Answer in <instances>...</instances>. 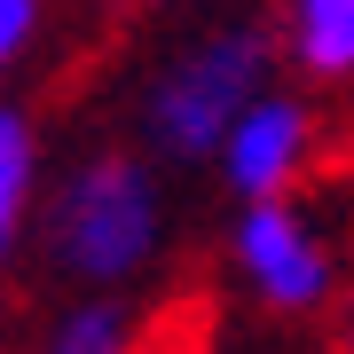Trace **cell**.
Instances as JSON below:
<instances>
[{
	"label": "cell",
	"mask_w": 354,
	"mask_h": 354,
	"mask_svg": "<svg viewBox=\"0 0 354 354\" xmlns=\"http://www.w3.org/2000/svg\"><path fill=\"white\" fill-rule=\"evenodd\" d=\"M276 48H283L307 79H323V87L354 79V0H283Z\"/></svg>",
	"instance_id": "cell-5"
},
{
	"label": "cell",
	"mask_w": 354,
	"mask_h": 354,
	"mask_svg": "<svg viewBox=\"0 0 354 354\" xmlns=\"http://www.w3.org/2000/svg\"><path fill=\"white\" fill-rule=\"evenodd\" d=\"M0 260H8V236H0Z\"/></svg>",
	"instance_id": "cell-10"
},
{
	"label": "cell",
	"mask_w": 354,
	"mask_h": 354,
	"mask_svg": "<svg viewBox=\"0 0 354 354\" xmlns=\"http://www.w3.org/2000/svg\"><path fill=\"white\" fill-rule=\"evenodd\" d=\"M174 354H197V346H174Z\"/></svg>",
	"instance_id": "cell-11"
},
{
	"label": "cell",
	"mask_w": 354,
	"mask_h": 354,
	"mask_svg": "<svg viewBox=\"0 0 354 354\" xmlns=\"http://www.w3.org/2000/svg\"><path fill=\"white\" fill-rule=\"evenodd\" d=\"M228 252H236V276L260 291V307H276V315H315V307H330L339 283H346V268L330 252V236L307 221L299 189L244 197L236 228H228Z\"/></svg>",
	"instance_id": "cell-3"
},
{
	"label": "cell",
	"mask_w": 354,
	"mask_h": 354,
	"mask_svg": "<svg viewBox=\"0 0 354 354\" xmlns=\"http://www.w3.org/2000/svg\"><path fill=\"white\" fill-rule=\"evenodd\" d=\"M32 197H39V127L16 102H0V236L8 244L32 213Z\"/></svg>",
	"instance_id": "cell-6"
},
{
	"label": "cell",
	"mask_w": 354,
	"mask_h": 354,
	"mask_svg": "<svg viewBox=\"0 0 354 354\" xmlns=\"http://www.w3.org/2000/svg\"><path fill=\"white\" fill-rule=\"evenodd\" d=\"M142 8H158V0H142Z\"/></svg>",
	"instance_id": "cell-12"
},
{
	"label": "cell",
	"mask_w": 354,
	"mask_h": 354,
	"mask_svg": "<svg viewBox=\"0 0 354 354\" xmlns=\"http://www.w3.org/2000/svg\"><path fill=\"white\" fill-rule=\"evenodd\" d=\"M276 71V39L260 24H213L189 48H174L142 87V134L165 165H197L221 150V134L236 127V111L268 87Z\"/></svg>",
	"instance_id": "cell-2"
},
{
	"label": "cell",
	"mask_w": 354,
	"mask_h": 354,
	"mask_svg": "<svg viewBox=\"0 0 354 354\" xmlns=\"http://www.w3.org/2000/svg\"><path fill=\"white\" fill-rule=\"evenodd\" d=\"M39 354H142V339H134V315L118 299H79L64 323L48 330V339H39Z\"/></svg>",
	"instance_id": "cell-7"
},
{
	"label": "cell",
	"mask_w": 354,
	"mask_h": 354,
	"mask_svg": "<svg viewBox=\"0 0 354 354\" xmlns=\"http://www.w3.org/2000/svg\"><path fill=\"white\" fill-rule=\"evenodd\" d=\"M165 244V181L134 150H95L79 158L48 197V252L71 283L118 291L158 260Z\"/></svg>",
	"instance_id": "cell-1"
},
{
	"label": "cell",
	"mask_w": 354,
	"mask_h": 354,
	"mask_svg": "<svg viewBox=\"0 0 354 354\" xmlns=\"http://www.w3.org/2000/svg\"><path fill=\"white\" fill-rule=\"evenodd\" d=\"M39 0H0V71H16L32 55V39H39Z\"/></svg>",
	"instance_id": "cell-8"
},
{
	"label": "cell",
	"mask_w": 354,
	"mask_h": 354,
	"mask_svg": "<svg viewBox=\"0 0 354 354\" xmlns=\"http://www.w3.org/2000/svg\"><path fill=\"white\" fill-rule=\"evenodd\" d=\"M339 354H354V276L339 283Z\"/></svg>",
	"instance_id": "cell-9"
},
{
	"label": "cell",
	"mask_w": 354,
	"mask_h": 354,
	"mask_svg": "<svg viewBox=\"0 0 354 354\" xmlns=\"http://www.w3.org/2000/svg\"><path fill=\"white\" fill-rule=\"evenodd\" d=\"M221 181H228V197H283V189H299L307 181V165H315V111H307L299 95H276V87H260L252 102L236 111V127L221 134Z\"/></svg>",
	"instance_id": "cell-4"
}]
</instances>
